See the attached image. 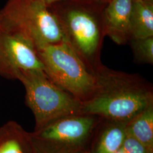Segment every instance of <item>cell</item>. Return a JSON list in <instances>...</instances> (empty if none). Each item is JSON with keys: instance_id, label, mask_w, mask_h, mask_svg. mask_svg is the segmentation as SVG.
I'll return each mask as SVG.
<instances>
[{"instance_id": "cell-2", "label": "cell", "mask_w": 153, "mask_h": 153, "mask_svg": "<svg viewBox=\"0 0 153 153\" xmlns=\"http://www.w3.org/2000/svg\"><path fill=\"white\" fill-rule=\"evenodd\" d=\"M0 27L29 39L36 48L67 42L54 13L42 0H7L0 10Z\"/></svg>"}, {"instance_id": "cell-7", "label": "cell", "mask_w": 153, "mask_h": 153, "mask_svg": "<svg viewBox=\"0 0 153 153\" xmlns=\"http://www.w3.org/2000/svg\"><path fill=\"white\" fill-rule=\"evenodd\" d=\"M44 70L36 47L29 39L0 27V76L16 80L21 71Z\"/></svg>"}, {"instance_id": "cell-1", "label": "cell", "mask_w": 153, "mask_h": 153, "mask_svg": "<svg viewBox=\"0 0 153 153\" xmlns=\"http://www.w3.org/2000/svg\"><path fill=\"white\" fill-rule=\"evenodd\" d=\"M93 74L94 90L82 102L80 114L128 122L153 104V86L142 76L114 71L101 64Z\"/></svg>"}, {"instance_id": "cell-9", "label": "cell", "mask_w": 153, "mask_h": 153, "mask_svg": "<svg viewBox=\"0 0 153 153\" xmlns=\"http://www.w3.org/2000/svg\"><path fill=\"white\" fill-rule=\"evenodd\" d=\"M126 124L101 117L86 153H115L127 136Z\"/></svg>"}, {"instance_id": "cell-16", "label": "cell", "mask_w": 153, "mask_h": 153, "mask_svg": "<svg viewBox=\"0 0 153 153\" xmlns=\"http://www.w3.org/2000/svg\"></svg>"}, {"instance_id": "cell-14", "label": "cell", "mask_w": 153, "mask_h": 153, "mask_svg": "<svg viewBox=\"0 0 153 153\" xmlns=\"http://www.w3.org/2000/svg\"><path fill=\"white\" fill-rule=\"evenodd\" d=\"M115 153H152L136 140L128 135Z\"/></svg>"}, {"instance_id": "cell-8", "label": "cell", "mask_w": 153, "mask_h": 153, "mask_svg": "<svg viewBox=\"0 0 153 153\" xmlns=\"http://www.w3.org/2000/svg\"><path fill=\"white\" fill-rule=\"evenodd\" d=\"M133 0H112L102 13L105 35L119 45L128 43Z\"/></svg>"}, {"instance_id": "cell-15", "label": "cell", "mask_w": 153, "mask_h": 153, "mask_svg": "<svg viewBox=\"0 0 153 153\" xmlns=\"http://www.w3.org/2000/svg\"><path fill=\"white\" fill-rule=\"evenodd\" d=\"M42 1L44 2L47 5L51 6V5L54 4L55 3L63 1V0H42Z\"/></svg>"}, {"instance_id": "cell-11", "label": "cell", "mask_w": 153, "mask_h": 153, "mask_svg": "<svg viewBox=\"0 0 153 153\" xmlns=\"http://www.w3.org/2000/svg\"><path fill=\"white\" fill-rule=\"evenodd\" d=\"M131 36V39L153 36V0H133Z\"/></svg>"}, {"instance_id": "cell-5", "label": "cell", "mask_w": 153, "mask_h": 153, "mask_svg": "<svg viewBox=\"0 0 153 153\" xmlns=\"http://www.w3.org/2000/svg\"><path fill=\"white\" fill-rule=\"evenodd\" d=\"M57 17L67 42L93 71L101 63L99 55L105 36L102 14L77 5L49 6Z\"/></svg>"}, {"instance_id": "cell-4", "label": "cell", "mask_w": 153, "mask_h": 153, "mask_svg": "<svg viewBox=\"0 0 153 153\" xmlns=\"http://www.w3.org/2000/svg\"><path fill=\"white\" fill-rule=\"evenodd\" d=\"M16 80L25 88V103L35 117L34 129L61 117L80 114L82 102L56 86L43 70L21 71Z\"/></svg>"}, {"instance_id": "cell-3", "label": "cell", "mask_w": 153, "mask_h": 153, "mask_svg": "<svg viewBox=\"0 0 153 153\" xmlns=\"http://www.w3.org/2000/svg\"><path fill=\"white\" fill-rule=\"evenodd\" d=\"M46 75L56 86L81 102L95 88L93 71L68 42L45 44L36 48Z\"/></svg>"}, {"instance_id": "cell-13", "label": "cell", "mask_w": 153, "mask_h": 153, "mask_svg": "<svg viewBox=\"0 0 153 153\" xmlns=\"http://www.w3.org/2000/svg\"><path fill=\"white\" fill-rule=\"evenodd\" d=\"M129 43L136 61L140 64H153V36L131 39Z\"/></svg>"}, {"instance_id": "cell-6", "label": "cell", "mask_w": 153, "mask_h": 153, "mask_svg": "<svg viewBox=\"0 0 153 153\" xmlns=\"http://www.w3.org/2000/svg\"><path fill=\"white\" fill-rule=\"evenodd\" d=\"M100 119L95 115H68L30 133L37 153H86Z\"/></svg>"}, {"instance_id": "cell-10", "label": "cell", "mask_w": 153, "mask_h": 153, "mask_svg": "<svg viewBox=\"0 0 153 153\" xmlns=\"http://www.w3.org/2000/svg\"><path fill=\"white\" fill-rule=\"evenodd\" d=\"M0 153H37L30 132L15 121L0 126Z\"/></svg>"}, {"instance_id": "cell-12", "label": "cell", "mask_w": 153, "mask_h": 153, "mask_svg": "<svg viewBox=\"0 0 153 153\" xmlns=\"http://www.w3.org/2000/svg\"><path fill=\"white\" fill-rule=\"evenodd\" d=\"M126 132L153 153V104L127 122Z\"/></svg>"}]
</instances>
